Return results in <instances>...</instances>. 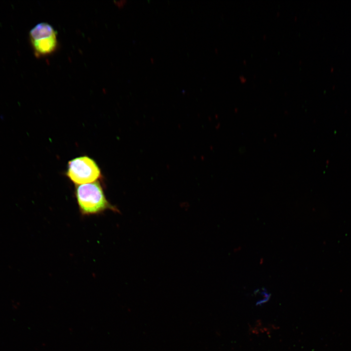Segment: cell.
Wrapping results in <instances>:
<instances>
[{
    "mask_svg": "<svg viewBox=\"0 0 351 351\" xmlns=\"http://www.w3.org/2000/svg\"><path fill=\"white\" fill-rule=\"evenodd\" d=\"M74 194L79 211L83 216L99 214L107 210L120 213L119 209L106 198L99 180L75 185Z\"/></svg>",
    "mask_w": 351,
    "mask_h": 351,
    "instance_id": "1",
    "label": "cell"
},
{
    "mask_svg": "<svg viewBox=\"0 0 351 351\" xmlns=\"http://www.w3.org/2000/svg\"><path fill=\"white\" fill-rule=\"evenodd\" d=\"M65 175L75 185L92 183L101 180L102 177L101 170L97 162L87 156L69 160Z\"/></svg>",
    "mask_w": 351,
    "mask_h": 351,
    "instance_id": "2",
    "label": "cell"
},
{
    "mask_svg": "<svg viewBox=\"0 0 351 351\" xmlns=\"http://www.w3.org/2000/svg\"><path fill=\"white\" fill-rule=\"evenodd\" d=\"M30 40L35 55L43 57L51 55L58 46L57 32L49 24L38 23L29 33Z\"/></svg>",
    "mask_w": 351,
    "mask_h": 351,
    "instance_id": "3",
    "label": "cell"
}]
</instances>
